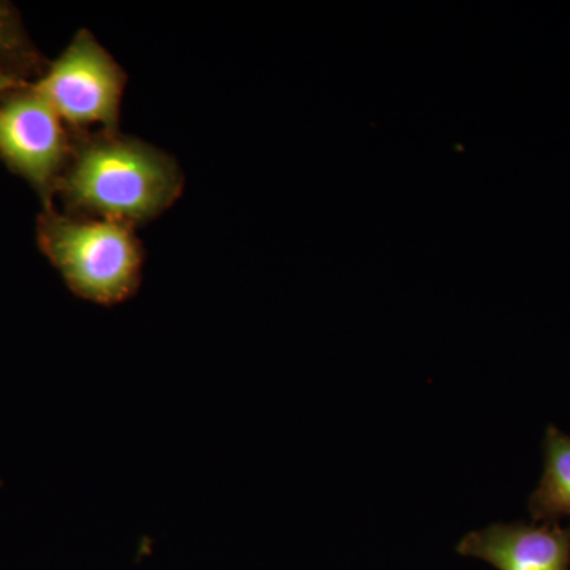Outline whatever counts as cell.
<instances>
[{"label": "cell", "instance_id": "obj_2", "mask_svg": "<svg viewBox=\"0 0 570 570\" xmlns=\"http://www.w3.org/2000/svg\"><path fill=\"white\" fill-rule=\"evenodd\" d=\"M40 242L70 291L97 305H118L137 292L141 249L129 225L48 214Z\"/></svg>", "mask_w": 570, "mask_h": 570}, {"label": "cell", "instance_id": "obj_5", "mask_svg": "<svg viewBox=\"0 0 570 570\" xmlns=\"http://www.w3.org/2000/svg\"><path fill=\"white\" fill-rule=\"evenodd\" d=\"M456 551L489 562L498 570H569L570 527L491 524L464 535Z\"/></svg>", "mask_w": 570, "mask_h": 570}, {"label": "cell", "instance_id": "obj_6", "mask_svg": "<svg viewBox=\"0 0 570 570\" xmlns=\"http://www.w3.org/2000/svg\"><path fill=\"white\" fill-rule=\"evenodd\" d=\"M546 469L538 490L531 494L532 520L558 523L570 519V438L558 428H547Z\"/></svg>", "mask_w": 570, "mask_h": 570}, {"label": "cell", "instance_id": "obj_8", "mask_svg": "<svg viewBox=\"0 0 570 570\" xmlns=\"http://www.w3.org/2000/svg\"><path fill=\"white\" fill-rule=\"evenodd\" d=\"M20 80L14 75L7 73V71L0 70V97L17 91L20 88Z\"/></svg>", "mask_w": 570, "mask_h": 570}, {"label": "cell", "instance_id": "obj_3", "mask_svg": "<svg viewBox=\"0 0 570 570\" xmlns=\"http://www.w3.org/2000/svg\"><path fill=\"white\" fill-rule=\"evenodd\" d=\"M124 86L121 67L91 32L81 31L32 89L67 122L104 124L111 130L118 124Z\"/></svg>", "mask_w": 570, "mask_h": 570}, {"label": "cell", "instance_id": "obj_4", "mask_svg": "<svg viewBox=\"0 0 570 570\" xmlns=\"http://www.w3.org/2000/svg\"><path fill=\"white\" fill-rule=\"evenodd\" d=\"M0 156L40 193L50 190L67 156L61 118L33 89L0 102Z\"/></svg>", "mask_w": 570, "mask_h": 570}, {"label": "cell", "instance_id": "obj_1", "mask_svg": "<svg viewBox=\"0 0 570 570\" xmlns=\"http://www.w3.org/2000/svg\"><path fill=\"white\" fill-rule=\"evenodd\" d=\"M181 189V171L171 157L115 134L85 142L63 181L71 205L127 225L153 219Z\"/></svg>", "mask_w": 570, "mask_h": 570}, {"label": "cell", "instance_id": "obj_7", "mask_svg": "<svg viewBox=\"0 0 570 570\" xmlns=\"http://www.w3.org/2000/svg\"><path fill=\"white\" fill-rule=\"evenodd\" d=\"M17 47V31L7 7L0 6V52L13 50Z\"/></svg>", "mask_w": 570, "mask_h": 570}]
</instances>
